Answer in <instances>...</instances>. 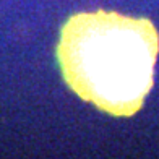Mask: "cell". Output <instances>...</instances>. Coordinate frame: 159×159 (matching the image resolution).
Segmentation results:
<instances>
[{"instance_id": "obj_1", "label": "cell", "mask_w": 159, "mask_h": 159, "mask_svg": "<svg viewBox=\"0 0 159 159\" xmlns=\"http://www.w3.org/2000/svg\"><path fill=\"white\" fill-rule=\"evenodd\" d=\"M159 34L146 18L98 10L71 15L57 60L71 91L114 117L136 114L153 88Z\"/></svg>"}]
</instances>
